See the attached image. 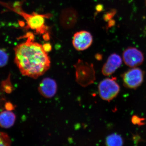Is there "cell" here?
I'll list each match as a JSON object with an SVG mask.
<instances>
[{
	"label": "cell",
	"mask_w": 146,
	"mask_h": 146,
	"mask_svg": "<svg viewBox=\"0 0 146 146\" xmlns=\"http://www.w3.org/2000/svg\"><path fill=\"white\" fill-rule=\"evenodd\" d=\"M145 72L137 68L129 69L121 75L123 85L127 89H136L144 81Z\"/></svg>",
	"instance_id": "cell-4"
},
{
	"label": "cell",
	"mask_w": 146,
	"mask_h": 146,
	"mask_svg": "<svg viewBox=\"0 0 146 146\" xmlns=\"http://www.w3.org/2000/svg\"><path fill=\"white\" fill-rule=\"evenodd\" d=\"M116 13H117V11L115 9H112L109 12H108L104 15V21L106 22L110 21L114 17Z\"/></svg>",
	"instance_id": "cell-16"
},
{
	"label": "cell",
	"mask_w": 146,
	"mask_h": 146,
	"mask_svg": "<svg viewBox=\"0 0 146 146\" xmlns=\"http://www.w3.org/2000/svg\"><path fill=\"white\" fill-rule=\"evenodd\" d=\"M124 63L129 68H136L142 65L144 61L143 54L134 47H129L126 49L123 53Z\"/></svg>",
	"instance_id": "cell-5"
},
{
	"label": "cell",
	"mask_w": 146,
	"mask_h": 146,
	"mask_svg": "<svg viewBox=\"0 0 146 146\" xmlns=\"http://www.w3.org/2000/svg\"><path fill=\"white\" fill-rule=\"evenodd\" d=\"M106 143L107 146H123V141L120 135L112 133L108 136Z\"/></svg>",
	"instance_id": "cell-11"
},
{
	"label": "cell",
	"mask_w": 146,
	"mask_h": 146,
	"mask_svg": "<svg viewBox=\"0 0 146 146\" xmlns=\"http://www.w3.org/2000/svg\"><path fill=\"white\" fill-rule=\"evenodd\" d=\"M43 38L44 39L45 41H48L50 39V36L48 33H45L44 35H43Z\"/></svg>",
	"instance_id": "cell-22"
},
{
	"label": "cell",
	"mask_w": 146,
	"mask_h": 146,
	"mask_svg": "<svg viewBox=\"0 0 146 146\" xmlns=\"http://www.w3.org/2000/svg\"><path fill=\"white\" fill-rule=\"evenodd\" d=\"M122 63V60L121 56L117 54H112L103 66L102 74L106 76L111 75L121 67Z\"/></svg>",
	"instance_id": "cell-8"
},
{
	"label": "cell",
	"mask_w": 146,
	"mask_h": 146,
	"mask_svg": "<svg viewBox=\"0 0 146 146\" xmlns=\"http://www.w3.org/2000/svg\"><path fill=\"white\" fill-rule=\"evenodd\" d=\"M24 37L27 40L14 48V62L23 75L36 79L50 69V60L42 45L35 42L32 33Z\"/></svg>",
	"instance_id": "cell-1"
},
{
	"label": "cell",
	"mask_w": 146,
	"mask_h": 146,
	"mask_svg": "<svg viewBox=\"0 0 146 146\" xmlns=\"http://www.w3.org/2000/svg\"><path fill=\"white\" fill-rule=\"evenodd\" d=\"M93 41V36L90 33L82 31L74 35L72 44L76 50L83 51L88 49L92 44Z\"/></svg>",
	"instance_id": "cell-6"
},
{
	"label": "cell",
	"mask_w": 146,
	"mask_h": 146,
	"mask_svg": "<svg viewBox=\"0 0 146 146\" xmlns=\"http://www.w3.org/2000/svg\"><path fill=\"white\" fill-rule=\"evenodd\" d=\"M98 88L100 98L104 100L109 102L117 97L120 91L119 85L115 77L103 80L100 82Z\"/></svg>",
	"instance_id": "cell-3"
},
{
	"label": "cell",
	"mask_w": 146,
	"mask_h": 146,
	"mask_svg": "<svg viewBox=\"0 0 146 146\" xmlns=\"http://www.w3.org/2000/svg\"><path fill=\"white\" fill-rule=\"evenodd\" d=\"M24 1L11 3L0 1V5L22 16L26 21V28L33 30L39 34L45 33L47 27L45 25V18H50L51 15L50 14L42 15L36 13H28L25 12L22 8Z\"/></svg>",
	"instance_id": "cell-2"
},
{
	"label": "cell",
	"mask_w": 146,
	"mask_h": 146,
	"mask_svg": "<svg viewBox=\"0 0 146 146\" xmlns=\"http://www.w3.org/2000/svg\"><path fill=\"white\" fill-rule=\"evenodd\" d=\"M0 146H11V141L7 134L0 131Z\"/></svg>",
	"instance_id": "cell-14"
},
{
	"label": "cell",
	"mask_w": 146,
	"mask_h": 146,
	"mask_svg": "<svg viewBox=\"0 0 146 146\" xmlns=\"http://www.w3.org/2000/svg\"><path fill=\"white\" fill-rule=\"evenodd\" d=\"M8 60V54L6 50L0 48V68L5 66L7 64Z\"/></svg>",
	"instance_id": "cell-12"
},
{
	"label": "cell",
	"mask_w": 146,
	"mask_h": 146,
	"mask_svg": "<svg viewBox=\"0 0 146 146\" xmlns=\"http://www.w3.org/2000/svg\"><path fill=\"white\" fill-rule=\"evenodd\" d=\"M43 48L46 52H49L52 50V46L50 43H46L43 45Z\"/></svg>",
	"instance_id": "cell-18"
},
{
	"label": "cell",
	"mask_w": 146,
	"mask_h": 146,
	"mask_svg": "<svg viewBox=\"0 0 146 146\" xmlns=\"http://www.w3.org/2000/svg\"><path fill=\"white\" fill-rule=\"evenodd\" d=\"M96 9L98 12H101L104 9V6L101 4L98 5L96 7Z\"/></svg>",
	"instance_id": "cell-20"
},
{
	"label": "cell",
	"mask_w": 146,
	"mask_h": 146,
	"mask_svg": "<svg viewBox=\"0 0 146 146\" xmlns=\"http://www.w3.org/2000/svg\"><path fill=\"white\" fill-rule=\"evenodd\" d=\"M115 20H110V21H109V22H108V28L114 26L115 25Z\"/></svg>",
	"instance_id": "cell-21"
},
{
	"label": "cell",
	"mask_w": 146,
	"mask_h": 146,
	"mask_svg": "<svg viewBox=\"0 0 146 146\" xmlns=\"http://www.w3.org/2000/svg\"><path fill=\"white\" fill-rule=\"evenodd\" d=\"M2 91L1 89H0V110L3 107H5V105L6 103L5 102V98L3 94Z\"/></svg>",
	"instance_id": "cell-17"
},
{
	"label": "cell",
	"mask_w": 146,
	"mask_h": 146,
	"mask_svg": "<svg viewBox=\"0 0 146 146\" xmlns=\"http://www.w3.org/2000/svg\"><path fill=\"white\" fill-rule=\"evenodd\" d=\"M10 78H8L7 79L4 81L1 84V89L3 92L7 94H10L13 90V86L10 81Z\"/></svg>",
	"instance_id": "cell-13"
},
{
	"label": "cell",
	"mask_w": 146,
	"mask_h": 146,
	"mask_svg": "<svg viewBox=\"0 0 146 146\" xmlns=\"http://www.w3.org/2000/svg\"><path fill=\"white\" fill-rule=\"evenodd\" d=\"M145 118L141 117L137 115H134L131 119V121L133 124L138 126L143 125L145 124Z\"/></svg>",
	"instance_id": "cell-15"
},
{
	"label": "cell",
	"mask_w": 146,
	"mask_h": 146,
	"mask_svg": "<svg viewBox=\"0 0 146 146\" xmlns=\"http://www.w3.org/2000/svg\"><path fill=\"white\" fill-rule=\"evenodd\" d=\"M16 116L11 110H5L0 112V126L4 128H9L14 125Z\"/></svg>",
	"instance_id": "cell-10"
},
{
	"label": "cell",
	"mask_w": 146,
	"mask_h": 146,
	"mask_svg": "<svg viewBox=\"0 0 146 146\" xmlns=\"http://www.w3.org/2000/svg\"><path fill=\"white\" fill-rule=\"evenodd\" d=\"M5 108L7 110H11L13 109L14 107L12 104L10 103V102H7L5 105Z\"/></svg>",
	"instance_id": "cell-19"
},
{
	"label": "cell",
	"mask_w": 146,
	"mask_h": 146,
	"mask_svg": "<svg viewBox=\"0 0 146 146\" xmlns=\"http://www.w3.org/2000/svg\"><path fill=\"white\" fill-rule=\"evenodd\" d=\"M77 18V13L74 9H66L62 11L60 15V23L64 28H72L75 25Z\"/></svg>",
	"instance_id": "cell-9"
},
{
	"label": "cell",
	"mask_w": 146,
	"mask_h": 146,
	"mask_svg": "<svg viewBox=\"0 0 146 146\" xmlns=\"http://www.w3.org/2000/svg\"><path fill=\"white\" fill-rule=\"evenodd\" d=\"M57 91V85L54 80L45 78L39 83L38 91L42 96L51 98L54 96Z\"/></svg>",
	"instance_id": "cell-7"
}]
</instances>
